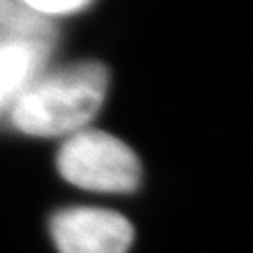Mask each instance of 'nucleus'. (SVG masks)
Here are the masks:
<instances>
[{"mask_svg": "<svg viewBox=\"0 0 253 253\" xmlns=\"http://www.w3.org/2000/svg\"><path fill=\"white\" fill-rule=\"evenodd\" d=\"M22 2L42 14V16H54V14H70V12H76L84 6H88L92 0H22Z\"/></svg>", "mask_w": 253, "mask_h": 253, "instance_id": "obj_6", "label": "nucleus"}, {"mask_svg": "<svg viewBox=\"0 0 253 253\" xmlns=\"http://www.w3.org/2000/svg\"><path fill=\"white\" fill-rule=\"evenodd\" d=\"M46 58L26 50L0 52V108L12 102L42 70Z\"/></svg>", "mask_w": 253, "mask_h": 253, "instance_id": "obj_5", "label": "nucleus"}, {"mask_svg": "<svg viewBox=\"0 0 253 253\" xmlns=\"http://www.w3.org/2000/svg\"><path fill=\"white\" fill-rule=\"evenodd\" d=\"M58 171L72 185L104 194H130L142 177L138 156L100 130L70 134L58 152Z\"/></svg>", "mask_w": 253, "mask_h": 253, "instance_id": "obj_2", "label": "nucleus"}, {"mask_svg": "<svg viewBox=\"0 0 253 253\" xmlns=\"http://www.w3.org/2000/svg\"><path fill=\"white\" fill-rule=\"evenodd\" d=\"M108 70L100 62H76L34 78L10 106L12 124L30 136L74 134L102 108Z\"/></svg>", "mask_w": 253, "mask_h": 253, "instance_id": "obj_1", "label": "nucleus"}, {"mask_svg": "<svg viewBox=\"0 0 253 253\" xmlns=\"http://www.w3.org/2000/svg\"><path fill=\"white\" fill-rule=\"evenodd\" d=\"M56 28L48 16L30 10L22 0H0V52L26 50L48 60Z\"/></svg>", "mask_w": 253, "mask_h": 253, "instance_id": "obj_4", "label": "nucleus"}, {"mask_svg": "<svg viewBox=\"0 0 253 253\" xmlns=\"http://www.w3.org/2000/svg\"><path fill=\"white\" fill-rule=\"evenodd\" d=\"M54 243L60 253H126L134 229L124 215L98 208H70L52 217Z\"/></svg>", "mask_w": 253, "mask_h": 253, "instance_id": "obj_3", "label": "nucleus"}]
</instances>
